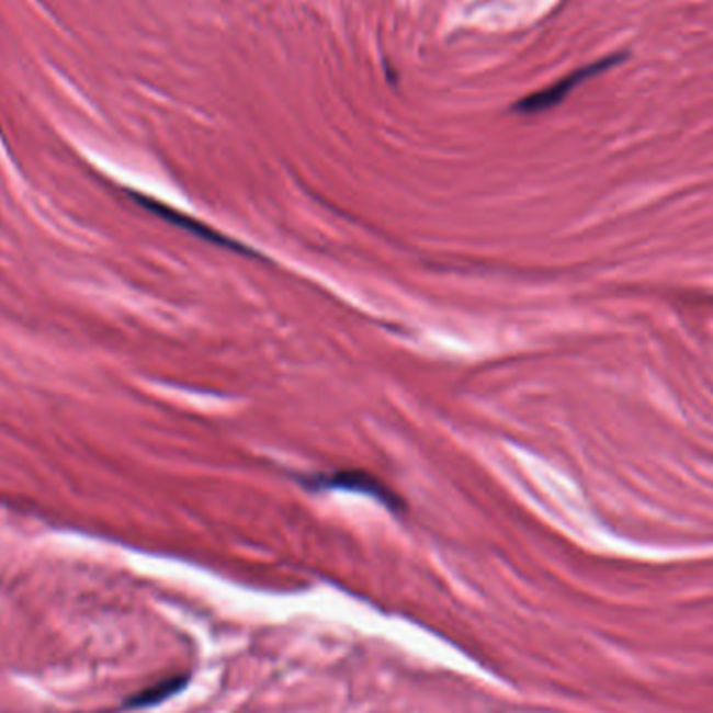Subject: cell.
I'll return each instance as SVG.
<instances>
[{
  "mask_svg": "<svg viewBox=\"0 0 713 713\" xmlns=\"http://www.w3.org/2000/svg\"><path fill=\"white\" fill-rule=\"evenodd\" d=\"M305 486L315 488V490H351V493H361L367 495L372 499H376L378 503L393 509V511H400L403 509V501L397 497L386 484L376 478L370 472L363 469H338L332 474H315L312 478L303 480Z\"/></svg>",
  "mask_w": 713,
  "mask_h": 713,
  "instance_id": "1",
  "label": "cell"
},
{
  "mask_svg": "<svg viewBox=\"0 0 713 713\" xmlns=\"http://www.w3.org/2000/svg\"><path fill=\"white\" fill-rule=\"evenodd\" d=\"M136 201L143 203V205H145L147 210L152 211L155 215L168 219V222H171L173 226H178V228H182V230L190 231V234L196 236V238H203V240H207L211 245H217V247L228 249V251L254 257V251H252V249L245 247L242 242L231 240V238L224 236V234H219L217 230H213V228H210L207 224H201V222H196V219H190L186 215H182V213H178V211H173L171 207H166V205H161V203H155V201H150L147 196H138V194H136Z\"/></svg>",
  "mask_w": 713,
  "mask_h": 713,
  "instance_id": "2",
  "label": "cell"
},
{
  "mask_svg": "<svg viewBox=\"0 0 713 713\" xmlns=\"http://www.w3.org/2000/svg\"><path fill=\"white\" fill-rule=\"evenodd\" d=\"M613 61H618V57H611V59L599 61V64L588 65L585 69L571 73L569 78H564L562 82H557V84L546 88L543 92H536V94L528 97V99H524V101L518 105V111H522V113H539V111H545L548 106L557 105V103L566 97L567 92H569L574 86L580 84V80H585L588 76H592V73L606 69V67H609V64H613Z\"/></svg>",
  "mask_w": 713,
  "mask_h": 713,
  "instance_id": "3",
  "label": "cell"
}]
</instances>
